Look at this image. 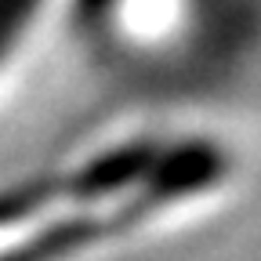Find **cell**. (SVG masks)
<instances>
[{
	"label": "cell",
	"instance_id": "6da1fadb",
	"mask_svg": "<svg viewBox=\"0 0 261 261\" xmlns=\"http://www.w3.org/2000/svg\"><path fill=\"white\" fill-rule=\"evenodd\" d=\"M37 8V0H0V51L11 44V37L18 33L22 18Z\"/></svg>",
	"mask_w": 261,
	"mask_h": 261
}]
</instances>
